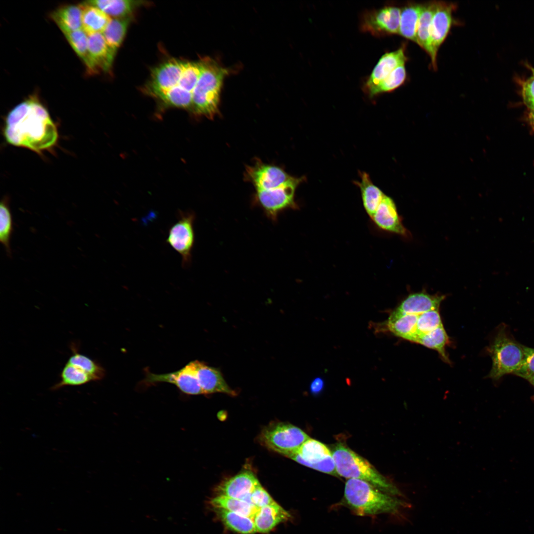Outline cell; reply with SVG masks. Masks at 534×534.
I'll return each instance as SVG.
<instances>
[{"label":"cell","mask_w":534,"mask_h":534,"mask_svg":"<svg viewBox=\"0 0 534 534\" xmlns=\"http://www.w3.org/2000/svg\"><path fill=\"white\" fill-rule=\"evenodd\" d=\"M3 135L9 144L38 153L54 146L58 138L55 124L35 95L17 104L8 113Z\"/></svg>","instance_id":"1"},{"label":"cell","mask_w":534,"mask_h":534,"mask_svg":"<svg viewBox=\"0 0 534 534\" xmlns=\"http://www.w3.org/2000/svg\"><path fill=\"white\" fill-rule=\"evenodd\" d=\"M440 302L420 294L409 295L396 310L405 313L410 332V341L437 351L446 361L445 348L449 338L439 312Z\"/></svg>","instance_id":"2"},{"label":"cell","mask_w":534,"mask_h":534,"mask_svg":"<svg viewBox=\"0 0 534 534\" xmlns=\"http://www.w3.org/2000/svg\"><path fill=\"white\" fill-rule=\"evenodd\" d=\"M344 499L356 515L371 516L396 513L403 501L383 492L365 481L348 479L345 484Z\"/></svg>","instance_id":"3"},{"label":"cell","mask_w":534,"mask_h":534,"mask_svg":"<svg viewBox=\"0 0 534 534\" xmlns=\"http://www.w3.org/2000/svg\"><path fill=\"white\" fill-rule=\"evenodd\" d=\"M200 61L201 72L193 92L191 111L212 119L219 112L221 89L229 70L210 58Z\"/></svg>","instance_id":"4"},{"label":"cell","mask_w":534,"mask_h":534,"mask_svg":"<svg viewBox=\"0 0 534 534\" xmlns=\"http://www.w3.org/2000/svg\"><path fill=\"white\" fill-rule=\"evenodd\" d=\"M331 453L338 475L347 479L365 481L393 496L400 495L397 488L367 460L344 445L336 444Z\"/></svg>","instance_id":"5"},{"label":"cell","mask_w":534,"mask_h":534,"mask_svg":"<svg viewBox=\"0 0 534 534\" xmlns=\"http://www.w3.org/2000/svg\"><path fill=\"white\" fill-rule=\"evenodd\" d=\"M492 364L489 376L497 380L505 374H514L524 357L523 345L501 329L489 348Z\"/></svg>","instance_id":"6"},{"label":"cell","mask_w":534,"mask_h":534,"mask_svg":"<svg viewBox=\"0 0 534 534\" xmlns=\"http://www.w3.org/2000/svg\"><path fill=\"white\" fill-rule=\"evenodd\" d=\"M310 438L302 430L291 424L274 422L263 429L259 439L264 446L286 456L297 451Z\"/></svg>","instance_id":"7"},{"label":"cell","mask_w":534,"mask_h":534,"mask_svg":"<svg viewBox=\"0 0 534 534\" xmlns=\"http://www.w3.org/2000/svg\"><path fill=\"white\" fill-rule=\"evenodd\" d=\"M286 456L308 467L338 476L331 451L326 445L314 439H309L297 451Z\"/></svg>","instance_id":"8"},{"label":"cell","mask_w":534,"mask_h":534,"mask_svg":"<svg viewBox=\"0 0 534 534\" xmlns=\"http://www.w3.org/2000/svg\"><path fill=\"white\" fill-rule=\"evenodd\" d=\"M401 9L394 6H386L363 13L360 21V29L375 37L399 34Z\"/></svg>","instance_id":"9"},{"label":"cell","mask_w":534,"mask_h":534,"mask_svg":"<svg viewBox=\"0 0 534 534\" xmlns=\"http://www.w3.org/2000/svg\"><path fill=\"white\" fill-rule=\"evenodd\" d=\"M193 220L192 214L181 212L178 221L170 228L166 239L167 242L181 256L182 265L185 267L191 261L194 241Z\"/></svg>","instance_id":"10"},{"label":"cell","mask_w":534,"mask_h":534,"mask_svg":"<svg viewBox=\"0 0 534 534\" xmlns=\"http://www.w3.org/2000/svg\"><path fill=\"white\" fill-rule=\"evenodd\" d=\"M184 63L180 60L170 59L154 69L150 80L144 87L145 92L158 98L175 88L180 79Z\"/></svg>","instance_id":"11"},{"label":"cell","mask_w":534,"mask_h":534,"mask_svg":"<svg viewBox=\"0 0 534 534\" xmlns=\"http://www.w3.org/2000/svg\"><path fill=\"white\" fill-rule=\"evenodd\" d=\"M304 180V177H293L284 184L277 188L256 190V198L269 215L276 216L279 211L295 205V190Z\"/></svg>","instance_id":"12"},{"label":"cell","mask_w":534,"mask_h":534,"mask_svg":"<svg viewBox=\"0 0 534 534\" xmlns=\"http://www.w3.org/2000/svg\"><path fill=\"white\" fill-rule=\"evenodd\" d=\"M245 178L258 190H269L282 186L292 177L279 166L257 161L246 167Z\"/></svg>","instance_id":"13"},{"label":"cell","mask_w":534,"mask_h":534,"mask_svg":"<svg viewBox=\"0 0 534 534\" xmlns=\"http://www.w3.org/2000/svg\"><path fill=\"white\" fill-rule=\"evenodd\" d=\"M455 4L444 1H436L431 27V53L432 65L437 68V56L439 49L446 39L451 26L452 12Z\"/></svg>","instance_id":"14"},{"label":"cell","mask_w":534,"mask_h":534,"mask_svg":"<svg viewBox=\"0 0 534 534\" xmlns=\"http://www.w3.org/2000/svg\"><path fill=\"white\" fill-rule=\"evenodd\" d=\"M260 485L252 471L245 470L220 484L217 487L216 492L217 495L240 499L253 506L251 501V494Z\"/></svg>","instance_id":"15"},{"label":"cell","mask_w":534,"mask_h":534,"mask_svg":"<svg viewBox=\"0 0 534 534\" xmlns=\"http://www.w3.org/2000/svg\"><path fill=\"white\" fill-rule=\"evenodd\" d=\"M406 59L404 46L383 55L364 83V91L368 94L396 68L404 64Z\"/></svg>","instance_id":"16"},{"label":"cell","mask_w":534,"mask_h":534,"mask_svg":"<svg viewBox=\"0 0 534 534\" xmlns=\"http://www.w3.org/2000/svg\"><path fill=\"white\" fill-rule=\"evenodd\" d=\"M371 218L382 229L404 236H408L409 234L398 215L394 202L385 195Z\"/></svg>","instance_id":"17"},{"label":"cell","mask_w":534,"mask_h":534,"mask_svg":"<svg viewBox=\"0 0 534 534\" xmlns=\"http://www.w3.org/2000/svg\"><path fill=\"white\" fill-rule=\"evenodd\" d=\"M88 41L92 75L109 71L116 53L108 45L102 33L88 35Z\"/></svg>","instance_id":"18"},{"label":"cell","mask_w":534,"mask_h":534,"mask_svg":"<svg viewBox=\"0 0 534 534\" xmlns=\"http://www.w3.org/2000/svg\"><path fill=\"white\" fill-rule=\"evenodd\" d=\"M196 365L200 385L204 394L222 393L231 396L236 395L228 386L219 369L198 360Z\"/></svg>","instance_id":"19"},{"label":"cell","mask_w":534,"mask_h":534,"mask_svg":"<svg viewBox=\"0 0 534 534\" xmlns=\"http://www.w3.org/2000/svg\"><path fill=\"white\" fill-rule=\"evenodd\" d=\"M291 517L290 514L275 501L260 508L253 520L257 532L267 533Z\"/></svg>","instance_id":"20"},{"label":"cell","mask_w":534,"mask_h":534,"mask_svg":"<svg viewBox=\"0 0 534 534\" xmlns=\"http://www.w3.org/2000/svg\"><path fill=\"white\" fill-rule=\"evenodd\" d=\"M50 17L63 34L83 29L80 4L61 6L51 13Z\"/></svg>","instance_id":"21"},{"label":"cell","mask_w":534,"mask_h":534,"mask_svg":"<svg viewBox=\"0 0 534 534\" xmlns=\"http://www.w3.org/2000/svg\"><path fill=\"white\" fill-rule=\"evenodd\" d=\"M80 5L82 9L83 30L88 35L102 33L112 18L97 7L86 1Z\"/></svg>","instance_id":"22"},{"label":"cell","mask_w":534,"mask_h":534,"mask_svg":"<svg viewBox=\"0 0 534 534\" xmlns=\"http://www.w3.org/2000/svg\"><path fill=\"white\" fill-rule=\"evenodd\" d=\"M359 176L360 181H356L355 183L360 189L364 208L371 218L381 202L384 194L373 184L368 174L365 172H359Z\"/></svg>","instance_id":"23"},{"label":"cell","mask_w":534,"mask_h":534,"mask_svg":"<svg viewBox=\"0 0 534 534\" xmlns=\"http://www.w3.org/2000/svg\"><path fill=\"white\" fill-rule=\"evenodd\" d=\"M86 1L114 18L129 17L134 9L144 4L143 1L131 0H93Z\"/></svg>","instance_id":"24"},{"label":"cell","mask_w":534,"mask_h":534,"mask_svg":"<svg viewBox=\"0 0 534 534\" xmlns=\"http://www.w3.org/2000/svg\"><path fill=\"white\" fill-rule=\"evenodd\" d=\"M422 4L409 3L401 9L399 34L417 43V31Z\"/></svg>","instance_id":"25"},{"label":"cell","mask_w":534,"mask_h":534,"mask_svg":"<svg viewBox=\"0 0 534 534\" xmlns=\"http://www.w3.org/2000/svg\"><path fill=\"white\" fill-rule=\"evenodd\" d=\"M217 517L229 530L241 534L256 533L252 518L222 508H213Z\"/></svg>","instance_id":"26"},{"label":"cell","mask_w":534,"mask_h":534,"mask_svg":"<svg viewBox=\"0 0 534 534\" xmlns=\"http://www.w3.org/2000/svg\"><path fill=\"white\" fill-rule=\"evenodd\" d=\"M436 1L422 4L417 31V44L430 56L431 27Z\"/></svg>","instance_id":"27"},{"label":"cell","mask_w":534,"mask_h":534,"mask_svg":"<svg viewBox=\"0 0 534 534\" xmlns=\"http://www.w3.org/2000/svg\"><path fill=\"white\" fill-rule=\"evenodd\" d=\"M209 504L213 508H222L253 519L259 510L244 500L224 495H216L210 499Z\"/></svg>","instance_id":"28"},{"label":"cell","mask_w":534,"mask_h":534,"mask_svg":"<svg viewBox=\"0 0 534 534\" xmlns=\"http://www.w3.org/2000/svg\"><path fill=\"white\" fill-rule=\"evenodd\" d=\"M130 20V16L112 18L102 33L108 45L115 53L122 43Z\"/></svg>","instance_id":"29"},{"label":"cell","mask_w":534,"mask_h":534,"mask_svg":"<svg viewBox=\"0 0 534 534\" xmlns=\"http://www.w3.org/2000/svg\"><path fill=\"white\" fill-rule=\"evenodd\" d=\"M67 42L86 66L87 73L92 75V66L89 51L88 35L83 30L64 34Z\"/></svg>","instance_id":"30"},{"label":"cell","mask_w":534,"mask_h":534,"mask_svg":"<svg viewBox=\"0 0 534 534\" xmlns=\"http://www.w3.org/2000/svg\"><path fill=\"white\" fill-rule=\"evenodd\" d=\"M77 348L76 346L71 347L73 354L67 363L83 370L91 377L92 381L102 379L105 375L103 367L94 360L80 353Z\"/></svg>","instance_id":"31"},{"label":"cell","mask_w":534,"mask_h":534,"mask_svg":"<svg viewBox=\"0 0 534 534\" xmlns=\"http://www.w3.org/2000/svg\"><path fill=\"white\" fill-rule=\"evenodd\" d=\"M92 381L91 377L81 369L66 363L60 374V380L51 388L58 390L65 386H78Z\"/></svg>","instance_id":"32"},{"label":"cell","mask_w":534,"mask_h":534,"mask_svg":"<svg viewBox=\"0 0 534 534\" xmlns=\"http://www.w3.org/2000/svg\"><path fill=\"white\" fill-rule=\"evenodd\" d=\"M0 241L8 256L11 257L10 242L13 231V221L7 201L5 199L0 205Z\"/></svg>","instance_id":"33"},{"label":"cell","mask_w":534,"mask_h":534,"mask_svg":"<svg viewBox=\"0 0 534 534\" xmlns=\"http://www.w3.org/2000/svg\"><path fill=\"white\" fill-rule=\"evenodd\" d=\"M406 77L404 64L400 65L372 89L368 95L370 97H373L383 93L393 91L403 84Z\"/></svg>","instance_id":"34"},{"label":"cell","mask_w":534,"mask_h":534,"mask_svg":"<svg viewBox=\"0 0 534 534\" xmlns=\"http://www.w3.org/2000/svg\"><path fill=\"white\" fill-rule=\"evenodd\" d=\"M522 362L514 374L528 380L534 376V348L523 346Z\"/></svg>","instance_id":"35"},{"label":"cell","mask_w":534,"mask_h":534,"mask_svg":"<svg viewBox=\"0 0 534 534\" xmlns=\"http://www.w3.org/2000/svg\"><path fill=\"white\" fill-rule=\"evenodd\" d=\"M251 501L252 505L258 509L275 502L261 485L257 487L251 493Z\"/></svg>","instance_id":"36"},{"label":"cell","mask_w":534,"mask_h":534,"mask_svg":"<svg viewBox=\"0 0 534 534\" xmlns=\"http://www.w3.org/2000/svg\"><path fill=\"white\" fill-rule=\"evenodd\" d=\"M522 96L525 104L531 110H534V76L523 84Z\"/></svg>","instance_id":"37"},{"label":"cell","mask_w":534,"mask_h":534,"mask_svg":"<svg viewBox=\"0 0 534 534\" xmlns=\"http://www.w3.org/2000/svg\"><path fill=\"white\" fill-rule=\"evenodd\" d=\"M324 382L321 377H316L312 381L310 385V391L314 395H318L323 390Z\"/></svg>","instance_id":"38"},{"label":"cell","mask_w":534,"mask_h":534,"mask_svg":"<svg viewBox=\"0 0 534 534\" xmlns=\"http://www.w3.org/2000/svg\"><path fill=\"white\" fill-rule=\"evenodd\" d=\"M529 120L531 126L534 129V110H531L529 115Z\"/></svg>","instance_id":"39"},{"label":"cell","mask_w":534,"mask_h":534,"mask_svg":"<svg viewBox=\"0 0 534 534\" xmlns=\"http://www.w3.org/2000/svg\"><path fill=\"white\" fill-rule=\"evenodd\" d=\"M528 381L534 386V376L529 378Z\"/></svg>","instance_id":"40"},{"label":"cell","mask_w":534,"mask_h":534,"mask_svg":"<svg viewBox=\"0 0 534 534\" xmlns=\"http://www.w3.org/2000/svg\"><path fill=\"white\" fill-rule=\"evenodd\" d=\"M532 72L533 73V76H534V69H532Z\"/></svg>","instance_id":"41"}]
</instances>
